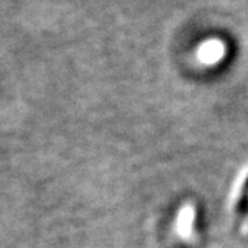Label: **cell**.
Instances as JSON below:
<instances>
[{
  "label": "cell",
  "instance_id": "7a4b0ae2",
  "mask_svg": "<svg viewBox=\"0 0 248 248\" xmlns=\"http://www.w3.org/2000/svg\"><path fill=\"white\" fill-rule=\"evenodd\" d=\"M196 218H197V211L193 204L185 205L178 217V231L184 236H190L196 226Z\"/></svg>",
  "mask_w": 248,
  "mask_h": 248
},
{
  "label": "cell",
  "instance_id": "6da1fadb",
  "mask_svg": "<svg viewBox=\"0 0 248 248\" xmlns=\"http://www.w3.org/2000/svg\"><path fill=\"white\" fill-rule=\"evenodd\" d=\"M229 210L234 217H241L248 210V169L236 181L232 190Z\"/></svg>",
  "mask_w": 248,
  "mask_h": 248
},
{
  "label": "cell",
  "instance_id": "3957f363",
  "mask_svg": "<svg viewBox=\"0 0 248 248\" xmlns=\"http://www.w3.org/2000/svg\"><path fill=\"white\" fill-rule=\"evenodd\" d=\"M217 45H211L210 47H207L203 51V58L205 60H217L218 57V51H217Z\"/></svg>",
  "mask_w": 248,
  "mask_h": 248
}]
</instances>
